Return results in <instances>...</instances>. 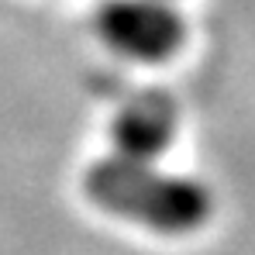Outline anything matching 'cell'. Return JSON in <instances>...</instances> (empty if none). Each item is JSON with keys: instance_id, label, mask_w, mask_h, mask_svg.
I'll use <instances>...</instances> for the list:
<instances>
[{"instance_id": "cell-2", "label": "cell", "mask_w": 255, "mask_h": 255, "mask_svg": "<svg viewBox=\"0 0 255 255\" xmlns=\"http://www.w3.org/2000/svg\"><path fill=\"white\" fill-rule=\"evenodd\" d=\"M104 42L138 62H162L183 45V17L162 0H107L97 10Z\"/></svg>"}, {"instance_id": "cell-1", "label": "cell", "mask_w": 255, "mask_h": 255, "mask_svg": "<svg viewBox=\"0 0 255 255\" xmlns=\"http://www.w3.org/2000/svg\"><path fill=\"white\" fill-rule=\"evenodd\" d=\"M86 193L107 214L162 235L193 231L211 214V197L204 186L179 176H162L148 169V162H134L125 155L93 162L86 172Z\"/></svg>"}, {"instance_id": "cell-3", "label": "cell", "mask_w": 255, "mask_h": 255, "mask_svg": "<svg viewBox=\"0 0 255 255\" xmlns=\"http://www.w3.org/2000/svg\"><path fill=\"white\" fill-rule=\"evenodd\" d=\"M172 134H176V107L155 93L131 100L114 121L118 155L134 159V162H148V159L162 155L169 148Z\"/></svg>"}]
</instances>
